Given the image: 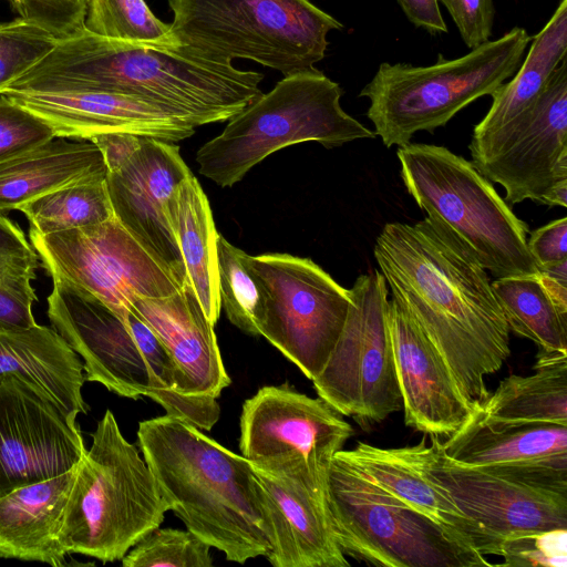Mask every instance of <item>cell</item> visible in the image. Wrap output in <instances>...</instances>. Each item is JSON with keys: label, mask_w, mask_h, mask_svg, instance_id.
Returning <instances> with one entry per match:
<instances>
[{"label": "cell", "mask_w": 567, "mask_h": 567, "mask_svg": "<svg viewBox=\"0 0 567 567\" xmlns=\"http://www.w3.org/2000/svg\"><path fill=\"white\" fill-rule=\"evenodd\" d=\"M373 251L392 297L439 351L468 405L481 408L491 394L485 377L511 355L486 270L429 218L385 224Z\"/></svg>", "instance_id": "obj_1"}, {"label": "cell", "mask_w": 567, "mask_h": 567, "mask_svg": "<svg viewBox=\"0 0 567 567\" xmlns=\"http://www.w3.org/2000/svg\"><path fill=\"white\" fill-rule=\"evenodd\" d=\"M262 79L258 72L238 70L229 61L179 42H130L82 29L58 40L49 54L2 91L134 95L197 127L227 121L241 111L262 93Z\"/></svg>", "instance_id": "obj_2"}, {"label": "cell", "mask_w": 567, "mask_h": 567, "mask_svg": "<svg viewBox=\"0 0 567 567\" xmlns=\"http://www.w3.org/2000/svg\"><path fill=\"white\" fill-rule=\"evenodd\" d=\"M137 441L168 509L187 530L229 561L268 555L270 530L249 460L166 414L140 422Z\"/></svg>", "instance_id": "obj_3"}, {"label": "cell", "mask_w": 567, "mask_h": 567, "mask_svg": "<svg viewBox=\"0 0 567 567\" xmlns=\"http://www.w3.org/2000/svg\"><path fill=\"white\" fill-rule=\"evenodd\" d=\"M51 278L49 320L82 357L85 380L124 398L148 396L164 408L166 415L199 430H212L220 414L217 400L177 391L174 361L133 307L123 319L84 288Z\"/></svg>", "instance_id": "obj_4"}, {"label": "cell", "mask_w": 567, "mask_h": 567, "mask_svg": "<svg viewBox=\"0 0 567 567\" xmlns=\"http://www.w3.org/2000/svg\"><path fill=\"white\" fill-rule=\"evenodd\" d=\"M167 511L144 457L106 410L76 465L59 534L62 548L104 564L122 560Z\"/></svg>", "instance_id": "obj_5"}, {"label": "cell", "mask_w": 567, "mask_h": 567, "mask_svg": "<svg viewBox=\"0 0 567 567\" xmlns=\"http://www.w3.org/2000/svg\"><path fill=\"white\" fill-rule=\"evenodd\" d=\"M396 155L406 192L426 218L495 279L539 272L527 247L528 225L472 162L444 146L411 142Z\"/></svg>", "instance_id": "obj_6"}, {"label": "cell", "mask_w": 567, "mask_h": 567, "mask_svg": "<svg viewBox=\"0 0 567 567\" xmlns=\"http://www.w3.org/2000/svg\"><path fill=\"white\" fill-rule=\"evenodd\" d=\"M342 94L340 85L318 69L285 76L200 146L196 153L198 172L220 187H230L284 147L315 141L332 148L374 138V132L341 107Z\"/></svg>", "instance_id": "obj_7"}, {"label": "cell", "mask_w": 567, "mask_h": 567, "mask_svg": "<svg viewBox=\"0 0 567 567\" xmlns=\"http://www.w3.org/2000/svg\"><path fill=\"white\" fill-rule=\"evenodd\" d=\"M532 37L515 27L453 60L439 54L430 66L382 62L360 91L367 116L386 147L403 146L420 131L444 126L474 100L491 95L523 62Z\"/></svg>", "instance_id": "obj_8"}, {"label": "cell", "mask_w": 567, "mask_h": 567, "mask_svg": "<svg viewBox=\"0 0 567 567\" xmlns=\"http://www.w3.org/2000/svg\"><path fill=\"white\" fill-rule=\"evenodd\" d=\"M179 43L231 62L248 59L285 76L317 70L327 35L343 24L309 0H168Z\"/></svg>", "instance_id": "obj_9"}, {"label": "cell", "mask_w": 567, "mask_h": 567, "mask_svg": "<svg viewBox=\"0 0 567 567\" xmlns=\"http://www.w3.org/2000/svg\"><path fill=\"white\" fill-rule=\"evenodd\" d=\"M332 534L346 556L383 567L491 566L449 528L332 458L326 488Z\"/></svg>", "instance_id": "obj_10"}, {"label": "cell", "mask_w": 567, "mask_h": 567, "mask_svg": "<svg viewBox=\"0 0 567 567\" xmlns=\"http://www.w3.org/2000/svg\"><path fill=\"white\" fill-rule=\"evenodd\" d=\"M340 336L312 380L319 398L361 426L403 409L386 320L389 289L379 269L360 275Z\"/></svg>", "instance_id": "obj_11"}, {"label": "cell", "mask_w": 567, "mask_h": 567, "mask_svg": "<svg viewBox=\"0 0 567 567\" xmlns=\"http://www.w3.org/2000/svg\"><path fill=\"white\" fill-rule=\"evenodd\" d=\"M244 262L264 296L260 336L312 381L343 328L350 289L340 286L310 258L244 252Z\"/></svg>", "instance_id": "obj_12"}, {"label": "cell", "mask_w": 567, "mask_h": 567, "mask_svg": "<svg viewBox=\"0 0 567 567\" xmlns=\"http://www.w3.org/2000/svg\"><path fill=\"white\" fill-rule=\"evenodd\" d=\"M30 243L51 277L90 291L125 319L138 299L169 296L183 286L116 218L42 235Z\"/></svg>", "instance_id": "obj_13"}, {"label": "cell", "mask_w": 567, "mask_h": 567, "mask_svg": "<svg viewBox=\"0 0 567 567\" xmlns=\"http://www.w3.org/2000/svg\"><path fill=\"white\" fill-rule=\"evenodd\" d=\"M75 419L30 382L0 383V496L78 465L86 449Z\"/></svg>", "instance_id": "obj_14"}, {"label": "cell", "mask_w": 567, "mask_h": 567, "mask_svg": "<svg viewBox=\"0 0 567 567\" xmlns=\"http://www.w3.org/2000/svg\"><path fill=\"white\" fill-rule=\"evenodd\" d=\"M269 525L274 567H348L327 515V481L306 462L280 455L251 462Z\"/></svg>", "instance_id": "obj_15"}, {"label": "cell", "mask_w": 567, "mask_h": 567, "mask_svg": "<svg viewBox=\"0 0 567 567\" xmlns=\"http://www.w3.org/2000/svg\"><path fill=\"white\" fill-rule=\"evenodd\" d=\"M352 435V426L324 400L287 384L262 386L243 404L239 450L250 462L293 455L328 481L333 456Z\"/></svg>", "instance_id": "obj_16"}, {"label": "cell", "mask_w": 567, "mask_h": 567, "mask_svg": "<svg viewBox=\"0 0 567 567\" xmlns=\"http://www.w3.org/2000/svg\"><path fill=\"white\" fill-rule=\"evenodd\" d=\"M192 174L179 147L143 137L137 150L106 174L115 218L184 285L186 271L169 220V205Z\"/></svg>", "instance_id": "obj_17"}, {"label": "cell", "mask_w": 567, "mask_h": 567, "mask_svg": "<svg viewBox=\"0 0 567 567\" xmlns=\"http://www.w3.org/2000/svg\"><path fill=\"white\" fill-rule=\"evenodd\" d=\"M506 190L505 202H540L567 179V59L550 75L535 104L515 123L496 154L476 168Z\"/></svg>", "instance_id": "obj_18"}, {"label": "cell", "mask_w": 567, "mask_h": 567, "mask_svg": "<svg viewBox=\"0 0 567 567\" xmlns=\"http://www.w3.org/2000/svg\"><path fill=\"white\" fill-rule=\"evenodd\" d=\"M441 451L456 464L567 494V425L496 424L477 408L462 427L441 441Z\"/></svg>", "instance_id": "obj_19"}, {"label": "cell", "mask_w": 567, "mask_h": 567, "mask_svg": "<svg viewBox=\"0 0 567 567\" xmlns=\"http://www.w3.org/2000/svg\"><path fill=\"white\" fill-rule=\"evenodd\" d=\"M430 442V478L498 544L515 534L567 528V494L456 464L442 453L440 437L431 436Z\"/></svg>", "instance_id": "obj_20"}, {"label": "cell", "mask_w": 567, "mask_h": 567, "mask_svg": "<svg viewBox=\"0 0 567 567\" xmlns=\"http://www.w3.org/2000/svg\"><path fill=\"white\" fill-rule=\"evenodd\" d=\"M0 95L41 118L56 137L90 141L104 133H131L175 143L195 133V126L184 117L134 95L10 90Z\"/></svg>", "instance_id": "obj_21"}, {"label": "cell", "mask_w": 567, "mask_h": 567, "mask_svg": "<svg viewBox=\"0 0 567 567\" xmlns=\"http://www.w3.org/2000/svg\"><path fill=\"white\" fill-rule=\"evenodd\" d=\"M386 320L405 425L449 437L473 413L443 358L408 310L393 297Z\"/></svg>", "instance_id": "obj_22"}, {"label": "cell", "mask_w": 567, "mask_h": 567, "mask_svg": "<svg viewBox=\"0 0 567 567\" xmlns=\"http://www.w3.org/2000/svg\"><path fill=\"white\" fill-rule=\"evenodd\" d=\"M431 453L432 444L424 435L420 443L402 447L358 442L336 456L405 505L452 530L481 555L498 556L499 544L463 514L449 493L427 475Z\"/></svg>", "instance_id": "obj_23"}, {"label": "cell", "mask_w": 567, "mask_h": 567, "mask_svg": "<svg viewBox=\"0 0 567 567\" xmlns=\"http://www.w3.org/2000/svg\"><path fill=\"white\" fill-rule=\"evenodd\" d=\"M133 309L174 361L179 393L217 399L230 384L214 324L187 282L169 296L138 299Z\"/></svg>", "instance_id": "obj_24"}, {"label": "cell", "mask_w": 567, "mask_h": 567, "mask_svg": "<svg viewBox=\"0 0 567 567\" xmlns=\"http://www.w3.org/2000/svg\"><path fill=\"white\" fill-rule=\"evenodd\" d=\"M530 49L509 82L492 94V105L475 125L468 146L477 168L498 150L515 123L535 104L567 54V0H561L546 25L530 40Z\"/></svg>", "instance_id": "obj_25"}, {"label": "cell", "mask_w": 567, "mask_h": 567, "mask_svg": "<svg viewBox=\"0 0 567 567\" xmlns=\"http://www.w3.org/2000/svg\"><path fill=\"white\" fill-rule=\"evenodd\" d=\"M75 470L0 496V558L66 565L59 534Z\"/></svg>", "instance_id": "obj_26"}, {"label": "cell", "mask_w": 567, "mask_h": 567, "mask_svg": "<svg viewBox=\"0 0 567 567\" xmlns=\"http://www.w3.org/2000/svg\"><path fill=\"white\" fill-rule=\"evenodd\" d=\"M8 377L34 384L71 414L90 410L82 395L83 363L53 328L0 331V383Z\"/></svg>", "instance_id": "obj_27"}, {"label": "cell", "mask_w": 567, "mask_h": 567, "mask_svg": "<svg viewBox=\"0 0 567 567\" xmlns=\"http://www.w3.org/2000/svg\"><path fill=\"white\" fill-rule=\"evenodd\" d=\"M106 174L102 153L94 143L55 136L0 162V214L19 210L55 189L105 178Z\"/></svg>", "instance_id": "obj_28"}, {"label": "cell", "mask_w": 567, "mask_h": 567, "mask_svg": "<svg viewBox=\"0 0 567 567\" xmlns=\"http://www.w3.org/2000/svg\"><path fill=\"white\" fill-rule=\"evenodd\" d=\"M171 226L182 255L186 282L206 317L215 326L220 315L218 289V233L209 200L199 182L189 174L169 205Z\"/></svg>", "instance_id": "obj_29"}, {"label": "cell", "mask_w": 567, "mask_h": 567, "mask_svg": "<svg viewBox=\"0 0 567 567\" xmlns=\"http://www.w3.org/2000/svg\"><path fill=\"white\" fill-rule=\"evenodd\" d=\"M533 370L503 379L478 408L482 416L496 424L567 425V352L538 350Z\"/></svg>", "instance_id": "obj_30"}, {"label": "cell", "mask_w": 567, "mask_h": 567, "mask_svg": "<svg viewBox=\"0 0 567 567\" xmlns=\"http://www.w3.org/2000/svg\"><path fill=\"white\" fill-rule=\"evenodd\" d=\"M491 286L509 331L540 351L567 352V311L551 298L539 272L498 278Z\"/></svg>", "instance_id": "obj_31"}, {"label": "cell", "mask_w": 567, "mask_h": 567, "mask_svg": "<svg viewBox=\"0 0 567 567\" xmlns=\"http://www.w3.org/2000/svg\"><path fill=\"white\" fill-rule=\"evenodd\" d=\"M40 261L20 226L0 214V331L37 324L32 306L38 297L32 280Z\"/></svg>", "instance_id": "obj_32"}, {"label": "cell", "mask_w": 567, "mask_h": 567, "mask_svg": "<svg viewBox=\"0 0 567 567\" xmlns=\"http://www.w3.org/2000/svg\"><path fill=\"white\" fill-rule=\"evenodd\" d=\"M19 210L28 218L30 228L42 235L97 225L114 216L106 177L55 189Z\"/></svg>", "instance_id": "obj_33"}, {"label": "cell", "mask_w": 567, "mask_h": 567, "mask_svg": "<svg viewBox=\"0 0 567 567\" xmlns=\"http://www.w3.org/2000/svg\"><path fill=\"white\" fill-rule=\"evenodd\" d=\"M218 289L229 321L249 336H260L264 310L261 288L244 262V250L218 234Z\"/></svg>", "instance_id": "obj_34"}, {"label": "cell", "mask_w": 567, "mask_h": 567, "mask_svg": "<svg viewBox=\"0 0 567 567\" xmlns=\"http://www.w3.org/2000/svg\"><path fill=\"white\" fill-rule=\"evenodd\" d=\"M84 29L122 41L178 43L171 24L156 18L144 0H86Z\"/></svg>", "instance_id": "obj_35"}, {"label": "cell", "mask_w": 567, "mask_h": 567, "mask_svg": "<svg viewBox=\"0 0 567 567\" xmlns=\"http://www.w3.org/2000/svg\"><path fill=\"white\" fill-rule=\"evenodd\" d=\"M210 546L189 530L156 527L122 558L124 567H209Z\"/></svg>", "instance_id": "obj_36"}, {"label": "cell", "mask_w": 567, "mask_h": 567, "mask_svg": "<svg viewBox=\"0 0 567 567\" xmlns=\"http://www.w3.org/2000/svg\"><path fill=\"white\" fill-rule=\"evenodd\" d=\"M56 41L48 31L20 18L0 22V92L49 54Z\"/></svg>", "instance_id": "obj_37"}, {"label": "cell", "mask_w": 567, "mask_h": 567, "mask_svg": "<svg viewBox=\"0 0 567 567\" xmlns=\"http://www.w3.org/2000/svg\"><path fill=\"white\" fill-rule=\"evenodd\" d=\"M501 565L516 567H566L567 528L528 532L503 538Z\"/></svg>", "instance_id": "obj_38"}, {"label": "cell", "mask_w": 567, "mask_h": 567, "mask_svg": "<svg viewBox=\"0 0 567 567\" xmlns=\"http://www.w3.org/2000/svg\"><path fill=\"white\" fill-rule=\"evenodd\" d=\"M54 137V132L45 122L0 95V162Z\"/></svg>", "instance_id": "obj_39"}, {"label": "cell", "mask_w": 567, "mask_h": 567, "mask_svg": "<svg viewBox=\"0 0 567 567\" xmlns=\"http://www.w3.org/2000/svg\"><path fill=\"white\" fill-rule=\"evenodd\" d=\"M19 18L48 31L55 39L84 29L86 0H6Z\"/></svg>", "instance_id": "obj_40"}, {"label": "cell", "mask_w": 567, "mask_h": 567, "mask_svg": "<svg viewBox=\"0 0 567 567\" xmlns=\"http://www.w3.org/2000/svg\"><path fill=\"white\" fill-rule=\"evenodd\" d=\"M454 20L465 45L473 50L489 41L495 7L493 0H440Z\"/></svg>", "instance_id": "obj_41"}, {"label": "cell", "mask_w": 567, "mask_h": 567, "mask_svg": "<svg viewBox=\"0 0 567 567\" xmlns=\"http://www.w3.org/2000/svg\"><path fill=\"white\" fill-rule=\"evenodd\" d=\"M527 247L538 269L567 260V217L534 230Z\"/></svg>", "instance_id": "obj_42"}, {"label": "cell", "mask_w": 567, "mask_h": 567, "mask_svg": "<svg viewBox=\"0 0 567 567\" xmlns=\"http://www.w3.org/2000/svg\"><path fill=\"white\" fill-rule=\"evenodd\" d=\"M142 138L131 133H104L90 141L99 147L110 172L120 167L137 150Z\"/></svg>", "instance_id": "obj_43"}, {"label": "cell", "mask_w": 567, "mask_h": 567, "mask_svg": "<svg viewBox=\"0 0 567 567\" xmlns=\"http://www.w3.org/2000/svg\"><path fill=\"white\" fill-rule=\"evenodd\" d=\"M406 18L416 27L430 33H446L439 0H396Z\"/></svg>", "instance_id": "obj_44"}, {"label": "cell", "mask_w": 567, "mask_h": 567, "mask_svg": "<svg viewBox=\"0 0 567 567\" xmlns=\"http://www.w3.org/2000/svg\"><path fill=\"white\" fill-rule=\"evenodd\" d=\"M539 278L555 302L567 311V260L538 269Z\"/></svg>", "instance_id": "obj_45"}, {"label": "cell", "mask_w": 567, "mask_h": 567, "mask_svg": "<svg viewBox=\"0 0 567 567\" xmlns=\"http://www.w3.org/2000/svg\"><path fill=\"white\" fill-rule=\"evenodd\" d=\"M540 204L567 207V179L554 184L542 197Z\"/></svg>", "instance_id": "obj_46"}]
</instances>
